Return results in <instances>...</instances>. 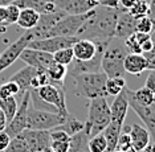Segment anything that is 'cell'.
Here are the masks:
<instances>
[{"label":"cell","instance_id":"ab89813d","mask_svg":"<svg viewBox=\"0 0 155 152\" xmlns=\"http://www.w3.org/2000/svg\"><path fill=\"white\" fill-rule=\"evenodd\" d=\"M49 147L54 152H68L69 151V142H57V140H51Z\"/></svg>","mask_w":155,"mask_h":152},{"label":"cell","instance_id":"2e32d148","mask_svg":"<svg viewBox=\"0 0 155 152\" xmlns=\"http://www.w3.org/2000/svg\"><path fill=\"white\" fill-rule=\"evenodd\" d=\"M135 24L137 19L129 13L127 9L122 11L119 13L117 24H115V29H114V37L117 38H127L129 36H131L133 33H135Z\"/></svg>","mask_w":155,"mask_h":152},{"label":"cell","instance_id":"4fadbf2b","mask_svg":"<svg viewBox=\"0 0 155 152\" xmlns=\"http://www.w3.org/2000/svg\"><path fill=\"white\" fill-rule=\"evenodd\" d=\"M129 107L133 108V111L139 116V119L144 123L150 135L155 140V102L150 106H140L138 103H135L134 101L129 99Z\"/></svg>","mask_w":155,"mask_h":152},{"label":"cell","instance_id":"bcb514c9","mask_svg":"<svg viewBox=\"0 0 155 152\" xmlns=\"http://www.w3.org/2000/svg\"><path fill=\"white\" fill-rule=\"evenodd\" d=\"M5 20H7V7L0 5V24H5Z\"/></svg>","mask_w":155,"mask_h":152},{"label":"cell","instance_id":"836d02e7","mask_svg":"<svg viewBox=\"0 0 155 152\" xmlns=\"http://www.w3.org/2000/svg\"><path fill=\"white\" fill-rule=\"evenodd\" d=\"M153 31H154V25H153V21L149 19V16H143V17H140V19H137L135 32L150 34Z\"/></svg>","mask_w":155,"mask_h":152},{"label":"cell","instance_id":"30bf717a","mask_svg":"<svg viewBox=\"0 0 155 152\" xmlns=\"http://www.w3.org/2000/svg\"><path fill=\"white\" fill-rule=\"evenodd\" d=\"M28 108H29V90H27L23 95V99L19 103L16 114L13 115L11 122L7 125L5 131L11 137L19 135L27 128V118H28Z\"/></svg>","mask_w":155,"mask_h":152},{"label":"cell","instance_id":"4dcf8cb0","mask_svg":"<svg viewBox=\"0 0 155 152\" xmlns=\"http://www.w3.org/2000/svg\"><path fill=\"white\" fill-rule=\"evenodd\" d=\"M73 60H74V53L72 48H65L53 53V61L64 66H69L73 62Z\"/></svg>","mask_w":155,"mask_h":152},{"label":"cell","instance_id":"83f0119b","mask_svg":"<svg viewBox=\"0 0 155 152\" xmlns=\"http://www.w3.org/2000/svg\"><path fill=\"white\" fill-rule=\"evenodd\" d=\"M19 103H17L15 97H8V98H0V108L4 112L5 118H7V125L11 122V119L13 118V115L16 114Z\"/></svg>","mask_w":155,"mask_h":152},{"label":"cell","instance_id":"603a6c76","mask_svg":"<svg viewBox=\"0 0 155 152\" xmlns=\"http://www.w3.org/2000/svg\"><path fill=\"white\" fill-rule=\"evenodd\" d=\"M38 20H40V13L37 11L31 9V8H24V9H20V15L16 24L20 28L28 31V29H33L37 25Z\"/></svg>","mask_w":155,"mask_h":152},{"label":"cell","instance_id":"f546056e","mask_svg":"<svg viewBox=\"0 0 155 152\" xmlns=\"http://www.w3.org/2000/svg\"><path fill=\"white\" fill-rule=\"evenodd\" d=\"M87 150L89 152H105L107 150V143L105 139L104 134H97V135L89 137L87 142Z\"/></svg>","mask_w":155,"mask_h":152},{"label":"cell","instance_id":"9a60e30c","mask_svg":"<svg viewBox=\"0 0 155 152\" xmlns=\"http://www.w3.org/2000/svg\"><path fill=\"white\" fill-rule=\"evenodd\" d=\"M122 128H123V131L127 132L130 135L133 147L135 148L138 152H140L144 147L147 146V144L150 143L151 135H150L149 130L144 128V127L134 123V125H131V126H125V125H123Z\"/></svg>","mask_w":155,"mask_h":152},{"label":"cell","instance_id":"7bdbcfd3","mask_svg":"<svg viewBox=\"0 0 155 152\" xmlns=\"http://www.w3.org/2000/svg\"><path fill=\"white\" fill-rule=\"evenodd\" d=\"M144 86H146L147 89H150L155 94V70H151V73L149 74V77H147V79H146Z\"/></svg>","mask_w":155,"mask_h":152},{"label":"cell","instance_id":"f5cc1de1","mask_svg":"<svg viewBox=\"0 0 155 152\" xmlns=\"http://www.w3.org/2000/svg\"><path fill=\"white\" fill-rule=\"evenodd\" d=\"M150 38H151V41L154 42V49H155V28H154V31L150 33Z\"/></svg>","mask_w":155,"mask_h":152},{"label":"cell","instance_id":"e575fe53","mask_svg":"<svg viewBox=\"0 0 155 152\" xmlns=\"http://www.w3.org/2000/svg\"><path fill=\"white\" fill-rule=\"evenodd\" d=\"M45 85H51L47 73L43 70H37V74L33 77L32 82H31V89H38V87H43Z\"/></svg>","mask_w":155,"mask_h":152},{"label":"cell","instance_id":"d590c367","mask_svg":"<svg viewBox=\"0 0 155 152\" xmlns=\"http://www.w3.org/2000/svg\"><path fill=\"white\" fill-rule=\"evenodd\" d=\"M5 7H7V20H5V24H8V25L16 24L17 19H19V15H20V8H19V7H16L15 4H8Z\"/></svg>","mask_w":155,"mask_h":152},{"label":"cell","instance_id":"7dc6e473","mask_svg":"<svg viewBox=\"0 0 155 152\" xmlns=\"http://www.w3.org/2000/svg\"><path fill=\"white\" fill-rule=\"evenodd\" d=\"M135 2H137V0H119V5H121L122 8L129 9V8H131L133 4Z\"/></svg>","mask_w":155,"mask_h":152},{"label":"cell","instance_id":"74e56055","mask_svg":"<svg viewBox=\"0 0 155 152\" xmlns=\"http://www.w3.org/2000/svg\"><path fill=\"white\" fill-rule=\"evenodd\" d=\"M133 144H131V139H130V135L127 132H121V135L118 137V144H117V148L121 150L122 152H126L129 148H131Z\"/></svg>","mask_w":155,"mask_h":152},{"label":"cell","instance_id":"f35d334b","mask_svg":"<svg viewBox=\"0 0 155 152\" xmlns=\"http://www.w3.org/2000/svg\"><path fill=\"white\" fill-rule=\"evenodd\" d=\"M51 134V140H57V142H69L70 136L68 134H65L64 131L61 130H57V128H53L49 131Z\"/></svg>","mask_w":155,"mask_h":152},{"label":"cell","instance_id":"6da1fadb","mask_svg":"<svg viewBox=\"0 0 155 152\" xmlns=\"http://www.w3.org/2000/svg\"><path fill=\"white\" fill-rule=\"evenodd\" d=\"M126 8H109L100 5L94 8V13L81 25L76 36L78 38H86L91 41L113 40L114 29L119 13Z\"/></svg>","mask_w":155,"mask_h":152},{"label":"cell","instance_id":"d6986e66","mask_svg":"<svg viewBox=\"0 0 155 152\" xmlns=\"http://www.w3.org/2000/svg\"><path fill=\"white\" fill-rule=\"evenodd\" d=\"M123 68L126 73H130L133 76H140L144 70H147V61L143 54L127 53L123 61Z\"/></svg>","mask_w":155,"mask_h":152},{"label":"cell","instance_id":"44dd1931","mask_svg":"<svg viewBox=\"0 0 155 152\" xmlns=\"http://www.w3.org/2000/svg\"><path fill=\"white\" fill-rule=\"evenodd\" d=\"M12 4L19 7L20 9H24V8L35 9V11H37L40 15L52 13V12H56V11H57L54 3L44 2V0H15Z\"/></svg>","mask_w":155,"mask_h":152},{"label":"cell","instance_id":"9c48e42d","mask_svg":"<svg viewBox=\"0 0 155 152\" xmlns=\"http://www.w3.org/2000/svg\"><path fill=\"white\" fill-rule=\"evenodd\" d=\"M38 97L47 103L54 106L58 110L60 115L68 118L69 112L66 108V99H65V90L61 86H56V85H45L43 87L36 89Z\"/></svg>","mask_w":155,"mask_h":152},{"label":"cell","instance_id":"cb8c5ba5","mask_svg":"<svg viewBox=\"0 0 155 152\" xmlns=\"http://www.w3.org/2000/svg\"><path fill=\"white\" fill-rule=\"evenodd\" d=\"M51 85H56V86H61L64 87V79L68 76V66H64L61 63L53 62L49 68L45 70Z\"/></svg>","mask_w":155,"mask_h":152},{"label":"cell","instance_id":"8fae6325","mask_svg":"<svg viewBox=\"0 0 155 152\" xmlns=\"http://www.w3.org/2000/svg\"><path fill=\"white\" fill-rule=\"evenodd\" d=\"M27 144L28 152H41L51 144V134L44 130H29L25 128L19 134Z\"/></svg>","mask_w":155,"mask_h":152},{"label":"cell","instance_id":"c3c4849f","mask_svg":"<svg viewBox=\"0 0 155 152\" xmlns=\"http://www.w3.org/2000/svg\"><path fill=\"white\" fill-rule=\"evenodd\" d=\"M5 127H7V118H5L4 112L2 111V108H0V131L5 130Z\"/></svg>","mask_w":155,"mask_h":152},{"label":"cell","instance_id":"3957f363","mask_svg":"<svg viewBox=\"0 0 155 152\" xmlns=\"http://www.w3.org/2000/svg\"><path fill=\"white\" fill-rule=\"evenodd\" d=\"M72 78L74 79V89L77 97L87 98V99L107 97L106 90H105L107 76L104 72L77 74V76H73Z\"/></svg>","mask_w":155,"mask_h":152},{"label":"cell","instance_id":"681fc988","mask_svg":"<svg viewBox=\"0 0 155 152\" xmlns=\"http://www.w3.org/2000/svg\"><path fill=\"white\" fill-rule=\"evenodd\" d=\"M140 152H155V142L154 143H149Z\"/></svg>","mask_w":155,"mask_h":152},{"label":"cell","instance_id":"f1b7e54d","mask_svg":"<svg viewBox=\"0 0 155 152\" xmlns=\"http://www.w3.org/2000/svg\"><path fill=\"white\" fill-rule=\"evenodd\" d=\"M126 87V79L125 77H114V78H107L106 83H105V90H106L107 97H115Z\"/></svg>","mask_w":155,"mask_h":152},{"label":"cell","instance_id":"ac0fdd59","mask_svg":"<svg viewBox=\"0 0 155 152\" xmlns=\"http://www.w3.org/2000/svg\"><path fill=\"white\" fill-rule=\"evenodd\" d=\"M54 4L56 8L66 15H82L91 11L87 0H54Z\"/></svg>","mask_w":155,"mask_h":152},{"label":"cell","instance_id":"9f6ffc18","mask_svg":"<svg viewBox=\"0 0 155 152\" xmlns=\"http://www.w3.org/2000/svg\"><path fill=\"white\" fill-rule=\"evenodd\" d=\"M111 152H122V151H121V150H118V148H115V150H113Z\"/></svg>","mask_w":155,"mask_h":152},{"label":"cell","instance_id":"60d3db41","mask_svg":"<svg viewBox=\"0 0 155 152\" xmlns=\"http://www.w3.org/2000/svg\"><path fill=\"white\" fill-rule=\"evenodd\" d=\"M147 61V70H155V49L146 53H142Z\"/></svg>","mask_w":155,"mask_h":152},{"label":"cell","instance_id":"6f0895ef","mask_svg":"<svg viewBox=\"0 0 155 152\" xmlns=\"http://www.w3.org/2000/svg\"><path fill=\"white\" fill-rule=\"evenodd\" d=\"M44 2H49V3H54V0H44Z\"/></svg>","mask_w":155,"mask_h":152},{"label":"cell","instance_id":"4316f807","mask_svg":"<svg viewBox=\"0 0 155 152\" xmlns=\"http://www.w3.org/2000/svg\"><path fill=\"white\" fill-rule=\"evenodd\" d=\"M84 127H85V122H81V121H78V119H76L74 116L69 115L68 118L65 119V122L62 123V125L57 126L56 128L61 130V131H64L65 134H68L69 136H72L77 132L82 131Z\"/></svg>","mask_w":155,"mask_h":152},{"label":"cell","instance_id":"52a82bcc","mask_svg":"<svg viewBox=\"0 0 155 152\" xmlns=\"http://www.w3.org/2000/svg\"><path fill=\"white\" fill-rule=\"evenodd\" d=\"M77 40H78L77 36H52L47 38H36V40L31 41L27 48L43 50L53 54V53L61 50V49L72 48Z\"/></svg>","mask_w":155,"mask_h":152},{"label":"cell","instance_id":"1f68e13d","mask_svg":"<svg viewBox=\"0 0 155 152\" xmlns=\"http://www.w3.org/2000/svg\"><path fill=\"white\" fill-rule=\"evenodd\" d=\"M149 8H150L149 2H146V0H137L133 4L131 8H129L127 11L134 19H140V17H143V16H147Z\"/></svg>","mask_w":155,"mask_h":152},{"label":"cell","instance_id":"b9f144b4","mask_svg":"<svg viewBox=\"0 0 155 152\" xmlns=\"http://www.w3.org/2000/svg\"><path fill=\"white\" fill-rule=\"evenodd\" d=\"M9 142H11V136L7 134L5 130L0 131V152H3L7 147H8Z\"/></svg>","mask_w":155,"mask_h":152},{"label":"cell","instance_id":"7a4b0ae2","mask_svg":"<svg viewBox=\"0 0 155 152\" xmlns=\"http://www.w3.org/2000/svg\"><path fill=\"white\" fill-rule=\"evenodd\" d=\"M111 122L110 106L105 97L93 98L87 106V119L85 122V131L89 136L101 134Z\"/></svg>","mask_w":155,"mask_h":152},{"label":"cell","instance_id":"5b68a950","mask_svg":"<svg viewBox=\"0 0 155 152\" xmlns=\"http://www.w3.org/2000/svg\"><path fill=\"white\" fill-rule=\"evenodd\" d=\"M65 116L53 112L35 110L29 103L28 108V118H27V128L29 130H44V131H51L56 128L57 126L62 125L65 122Z\"/></svg>","mask_w":155,"mask_h":152},{"label":"cell","instance_id":"816d5d0a","mask_svg":"<svg viewBox=\"0 0 155 152\" xmlns=\"http://www.w3.org/2000/svg\"><path fill=\"white\" fill-rule=\"evenodd\" d=\"M15 0H0V5H8V4H12Z\"/></svg>","mask_w":155,"mask_h":152},{"label":"cell","instance_id":"ee69618b","mask_svg":"<svg viewBox=\"0 0 155 152\" xmlns=\"http://www.w3.org/2000/svg\"><path fill=\"white\" fill-rule=\"evenodd\" d=\"M104 7H109V8H119V0H101V4Z\"/></svg>","mask_w":155,"mask_h":152},{"label":"cell","instance_id":"e0dca14e","mask_svg":"<svg viewBox=\"0 0 155 152\" xmlns=\"http://www.w3.org/2000/svg\"><path fill=\"white\" fill-rule=\"evenodd\" d=\"M74 53V60L78 61H87L91 60L97 53V44L96 41L86 40V38H78L76 44L72 47Z\"/></svg>","mask_w":155,"mask_h":152},{"label":"cell","instance_id":"ffe728a7","mask_svg":"<svg viewBox=\"0 0 155 152\" xmlns=\"http://www.w3.org/2000/svg\"><path fill=\"white\" fill-rule=\"evenodd\" d=\"M36 74H37V69L27 65V66H24L23 69H20L19 72L12 74L9 81H13V82L17 83V86H19V89H20V94H21L31 89V82H32L33 77L36 76Z\"/></svg>","mask_w":155,"mask_h":152},{"label":"cell","instance_id":"7c38bea8","mask_svg":"<svg viewBox=\"0 0 155 152\" xmlns=\"http://www.w3.org/2000/svg\"><path fill=\"white\" fill-rule=\"evenodd\" d=\"M19 58H21L27 65L32 66V68L37 69V70H43V72H45V70L54 62L53 61V54L43 52V50L31 49V48L24 49Z\"/></svg>","mask_w":155,"mask_h":152},{"label":"cell","instance_id":"8d00e7d4","mask_svg":"<svg viewBox=\"0 0 155 152\" xmlns=\"http://www.w3.org/2000/svg\"><path fill=\"white\" fill-rule=\"evenodd\" d=\"M125 47L129 49L130 53L142 54V49H140V45H139V42L137 41V38H135V36H134V33L131 34V36H129V37L125 40Z\"/></svg>","mask_w":155,"mask_h":152},{"label":"cell","instance_id":"484cf974","mask_svg":"<svg viewBox=\"0 0 155 152\" xmlns=\"http://www.w3.org/2000/svg\"><path fill=\"white\" fill-rule=\"evenodd\" d=\"M89 134L85 131V128L82 131L74 134L70 136L69 139V151L68 152H87V142H89Z\"/></svg>","mask_w":155,"mask_h":152},{"label":"cell","instance_id":"8992f818","mask_svg":"<svg viewBox=\"0 0 155 152\" xmlns=\"http://www.w3.org/2000/svg\"><path fill=\"white\" fill-rule=\"evenodd\" d=\"M93 13H94V9H91L86 13H82V15H64L53 27L51 28V31L48 32L47 37L76 36L78 29L81 28V25H82Z\"/></svg>","mask_w":155,"mask_h":152},{"label":"cell","instance_id":"680465c9","mask_svg":"<svg viewBox=\"0 0 155 152\" xmlns=\"http://www.w3.org/2000/svg\"><path fill=\"white\" fill-rule=\"evenodd\" d=\"M105 152H109V151H105Z\"/></svg>","mask_w":155,"mask_h":152},{"label":"cell","instance_id":"277c9868","mask_svg":"<svg viewBox=\"0 0 155 152\" xmlns=\"http://www.w3.org/2000/svg\"><path fill=\"white\" fill-rule=\"evenodd\" d=\"M111 44V42H110ZM105 49L104 56L101 61L102 72L107 76V78H114V77H125V68H123V61L127 54L119 45H110Z\"/></svg>","mask_w":155,"mask_h":152},{"label":"cell","instance_id":"d4e9b609","mask_svg":"<svg viewBox=\"0 0 155 152\" xmlns=\"http://www.w3.org/2000/svg\"><path fill=\"white\" fill-rule=\"evenodd\" d=\"M122 127L123 126H121V125H117V123H114V122H110V125H109L106 128L102 131L105 139H106V143H107V150L106 151L111 152L113 150L117 148L118 137H119V135H121V132H122Z\"/></svg>","mask_w":155,"mask_h":152},{"label":"cell","instance_id":"ba28073f","mask_svg":"<svg viewBox=\"0 0 155 152\" xmlns=\"http://www.w3.org/2000/svg\"><path fill=\"white\" fill-rule=\"evenodd\" d=\"M32 40H33V33L31 29H28L15 42H12L4 52L0 53V73L15 63L16 60L20 57L21 52L28 47V44Z\"/></svg>","mask_w":155,"mask_h":152},{"label":"cell","instance_id":"db71d44e","mask_svg":"<svg viewBox=\"0 0 155 152\" xmlns=\"http://www.w3.org/2000/svg\"><path fill=\"white\" fill-rule=\"evenodd\" d=\"M41 152H54L53 150H52V148L51 147H47V148H44V150L43 151H41Z\"/></svg>","mask_w":155,"mask_h":152},{"label":"cell","instance_id":"d6a6232c","mask_svg":"<svg viewBox=\"0 0 155 152\" xmlns=\"http://www.w3.org/2000/svg\"><path fill=\"white\" fill-rule=\"evenodd\" d=\"M3 152H28V148L25 142L23 140V137L20 135H16L11 137V142H9L8 147Z\"/></svg>","mask_w":155,"mask_h":152},{"label":"cell","instance_id":"5bb4252c","mask_svg":"<svg viewBox=\"0 0 155 152\" xmlns=\"http://www.w3.org/2000/svg\"><path fill=\"white\" fill-rule=\"evenodd\" d=\"M129 99L127 94H126V87H123V90L118 95L114 97L113 105L110 106V114H111V122L117 123V125L123 126L129 111Z\"/></svg>","mask_w":155,"mask_h":152},{"label":"cell","instance_id":"7402d4cb","mask_svg":"<svg viewBox=\"0 0 155 152\" xmlns=\"http://www.w3.org/2000/svg\"><path fill=\"white\" fill-rule=\"evenodd\" d=\"M126 94H127L129 99L134 101L135 103H138L140 106H150L155 102V94L150 89H147L146 86L140 87V89L135 91H131L126 87Z\"/></svg>","mask_w":155,"mask_h":152},{"label":"cell","instance_id":"f6af8a7d","mask_svg":"<svg viewBox=\"0 0 155 152\" xmlns=\"http://www.w3.org/2000/svg\"><path fill=\"white\" fill-rule=\"evenodd\" d=\"M140 49H142V53H146V52H150L154 49V42L151 41V38H149V40H146L143 42L142 45H140Z\"/></svg>","mask_w":155,"mask_h":152},{"label":"cell","instance_id":"11a10c76","mask_svg":"<svg viewBox=\"0 0 155 152\" xmlns=\"http://www.w3.org/2000/svg\"><path fill=\"white\" fill-rule=\"evenodd\" d=\"M126 152H138V151H137V150H135V148H134V147H131V148H129V150L126 151Z\"/></svg>","mask_w":155,"mask_h":152},{"label":"cell","instance_id":"f907efd6","mask_svg":"<svg viewBox=\"0 0 155 152\" xmlns=\"http://www.w3.org/2000/svg\"><path fill=\"white\" fill-rule=\"evenodd\" d=\"M8 27H9V25H7V24H0V34L5 33L7 29H8Z\"/></svg>","mask_w":155,"mask_h":152}]
</instances>
